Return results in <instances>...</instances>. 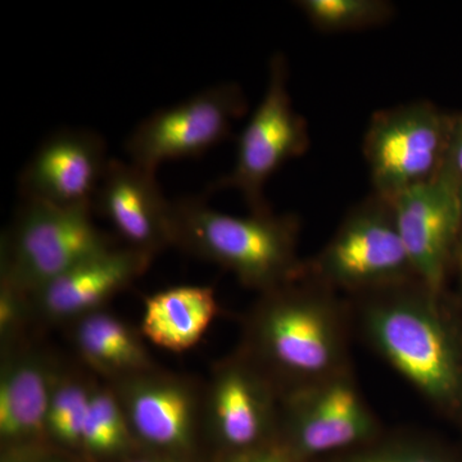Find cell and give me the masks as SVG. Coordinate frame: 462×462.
<instances>
[{
  "instance_id": "1",
  "label": "cell",
  "mask_w": 462,
  "mask_h": 462,
  "mask_svg": "<svg viewBox=\"0 0 462 462\" xmlns=\"http://www.w3.org/2000/svg\"><path fill=\"white\" fill-rule=\"evenodd\" d=\"M352 328L462 436V327L420 281L346 297Z\"/></svg>"
},
{
  "instance_id": "2",
  "label": "cell",
  "mask_w": 462,
  "mask_h": 462,
  "mask_svg": "<svg viewBox=\"0 0 462 462\" xmlns=\"http://www.w3.org/2000/svg\"><path fill=\"white\" fill-rule=\"evenodd\" d=\"M240 328L236 348L282 396L354 369L348 300L310 276L258 294Z\"/></svg>"
},
{
  "instance_id": "3",
  "label": "cell",
  "mask_w": 462,
  "mask_h": 462,
  "mask_svg": "<svg viewBox=\"0 0 462 462\" xmlns=\"http://www.w3.org/2000/svg\"><path fill=\"white\" fill-rule=\"evenodd\" d=\"M300 218L272 211L231 216L208 206L205 197L172 202V247L217 264L258 294L303 278L298 254Z\"/></svg>"
},
{
  "instance_id": "4",
  "label": "cell",
  "mask_w": 462,
  "mask_h": 462,
  "mask_svg": "<svg viewBox=\"0 0 462 462\" xmlns=\"http://www.w3.org/2000/svg\"><path fill=\"white\" fill-rule=\"evenodd\" d=\"M93 209L65 208L23 199L0 245V282L27 294L116 245L100 230Z\"/></svg>"
},
{
  "instance_id": "5",
  "label": "cell",
  "mask_w": 462,
  "mask_h": 462,
  "mask_svg": "<svg viewBox=\"0 0 462 462\" xmlns=\"http://www.w3.org/2000/svg\"><path fill=\"white\" fill-rule=\"evenodd\" d=\"M306 276L346 297L419 281L398 233L392 203L373 193L352 208Z\"/></svg>"
},
{
  "instance_id": "6",
  "label": "cell",
  "mask_w": 462,
  "mask_h": 462,
  "mask_svg": "<svg viewBox=\"0 0 462 462\" xmlns=\"http://www.w3.org/2000/svg\"><path fill=\"white\" fill-rule=\"evenodd\" d=\"M383 430L352 369L282 394L276 443L293 462H314L370 442Z\"/></svg>"
},
{
  "instance_id": "7",
  "label": "cell",
  "mask_w": 462,
  "mask_h": 462,
  "mask_svg": "<svg viewBox=\"0 0 462 462\" xmlns=\"http://www.w3.org/2000/svg\"><path fill=\"white\" fill-rule=\"evenodd\" d=\"M455 115L428 100L375 112L364 139L374 194L391 200L439 178Z\"/></svg>"
},
{
  "instance_id": "8",
  "label": "cell",
  "mask_w": 462,
  "mask_h": 462,
  "mask_svg": "<svg viewBox=\"0 0 462 462\" xmlns=\"http://www.w3.org/2000/svg\"><path fill=\"white\" fill-rule=\"evenodd\" d=\"M288 78L287 58L273 54L266 90L240 134L233 169L209 185L207 194L236 190L249 214L272 211L264 199L267 181L288 161L305 154L310 145L306 120L293 107Z\"/></svg>"
},
{
  "instance_id": "9",
  "label": "cell",
  "mask_w": 462,
  "mask_h": 462,
  "mask_svg": "<svg viewBox=\"0 0 462 462\" xmlns=\"http://www.w3.org/2000/svg\"><path fill=\"white\" fill-rule=\"evenodd\" d=\"M281 401L272 380L234 349L203 380V442L217 458L275 445Z\"/></svg>"
},
{
  "instance_id": "10",
  "label": "cell",
  "mask_w": 462,
  "mask_h": 462,
  "mask_svg": "<svg viewBox=\"0 0 462 462\" xmlns=\"http://www.w3.org/2000/svg\"><path fill=\"white\" fill-rule=\"evenodd\" d=\"M138 451L182 462L203 442V382L157 366L111 384Z\"/></svg>"
},
{
  "instance_id": "11",
  "label": "cell",
  "mask_w": 462,
  "mask_h": 462,
  "mask_svg": "<svg viewBox=\"0 0 462 462\" xmlns=\"http://www.w3.org/2000/svg\"><path fill=\"white\" fill-rule=\"evenodd\" d=\"M247 108L239 84L214 85L143 120L127 138L125 151L130 162L156 172L162 163L202 156L223 143Z\"/></svg>"
},
{
  "instance_id": "12",
  "label": "cell",
  "mask_w": 462,
  "mask_h": 462,
  "mask_svg": "<svg viewBox=\"0 0 462 462\" xmlns=\"http://www.w3.org/2000/svg\"><path fill=\"white\" fill-rule=\"evenodd\" d=\"M389 202L419 281L445 294L447 273L462 233L461 188L438 178L404 190Z\"/></svg>"
},
{
  "instance_id": "13",
  "label": "cell",
  "mask_w": 462,
  "mask_h": 462,
  "mask_svg": "<svg viewBox=\"0 0 462 462\" xmlns=\"http://www.w3.org/2000/svg\"><path fill=\"white\" fill-rule=\"evenodd\" d=\"M107 145L87 129H63L39 145L18 178L23 199L93 209L109 163Z\"/></svg>"
},
{
  "instance_id": "14",
  "label": "cell",
  "mask_w": 462,
  "mask_h": 462,
  "mask_svg": "<svg viewBox=\"0 0 462 462\" xmlns=\"http://www.w3.org/2000/svg\"><path fill=\"white\" fill-rule=\"evenodd\" d=\"M154 256L127 247L94 254L30 294L35 322L69 325L106 305L144 275Z\"/></svg>"
},
{
  "instance_id": "15",
  "label": "cell",
  "mask_w": 462,
  "mask_h": 462,
  "mask_svg": "<svg viewBox=\"0 0 462 462\" xmlns=\"http://www.w3.org/2000/svg\"><path fill=\"white\" fill-rule=\"evenodd\" d=\"M93 211L114 226L127 247L152 256L172 247V202L163 196L156 172L111 158Z\"/></svg>"
},
{
  "instance_id": "16",
  "label": "cell",
  "mask_w": 462,
  "mask_h": 462,
  "mask_svg": "<svg viewBox=\"0 0 462 462\" xmlns=\"http://www.w3.org/2000/svg\"><path fill=\"white\" fill-rule=\"evenodd\" d=\"M60 360L32 340L0 354V440L5 454L48 446L45 421Z\"/></svg>"
},
{
  "instance_id": "17",
  "label": "cell",
  "mask_w": 462,
  "mask_h": 462,
  "mask_svg": "<svg viewBox=\"0 0 462 462\" xmlns=\"http://www.w3.org/2000/svg\"><path fill=\"white\" fill-rule=\"evenodd\" d=\"M67 328L83 367L108 384L158 366L139 328L135 329L107 309L90 312Z\"/></svg>"
},
{
  "instance_id": "18",
  "label": "cell",
  "mask_w": 462,
  "mask_h": 462,
  "mask_svg": "<svg viewBox=\"0 0 462 462\" xmlns=\"http://www.w3.org/2000/svg\"><path fill=\"white\" fill-rule=\"evenodd\" d=\"M220 312L214 287L178 285L144 297L139 331L158 348L181 354L199 345Z\"/></svg>"
},
{
  "instance_id": "19",
  "label": "cell",
  "mask_w": 462,
  "mask_h": 462,
  "mask_svg": "<svg viewBox=\"0 0 462 462\" xmlns=\"http://www.w3.org/2000/svg\"><path fill=\"white\" fill-rule=\"evenodd\" d=\"M96 376L60 360L51 389L45 440L57 451L81 456L83 430Z\"/></svg>"
},
{
  "instance_id": "20",
  "label": "cell",
  "mask_w": 462,
  "mask_h": 462,
  "mask_svg": "<svg viewBox=\"0 0 462 462\" xmlns=\"http://www.w3.org/2000/svg\"><path fill=\"white\" fill-rule=\"evenodd\" d=\"M325 462H462V442L455 443L419 428L383 430L370 442L321 458Z\"/></svg>"
},
{
  "instance_id": "21",
  "label": "cell",
  "mask_w": 462,
  "mask_h": 462,
  "mask_svg": "<svg viewBox=\"0 0 462 462\" xmlns=\"http://www.w3.org/2000/svg\"><path fill=\"white\" fill-rule=\"evenodd\" d=\"M138 451L114 387L97 378L85 419L81 456L97 461H121Z\"/></svg>"
},
{
  "instance_id": "22",
  "label": "cell",
  "mask_w": 462,
  "mask_h": 462,
  "mask_svg": "<svg viewBox=\"0 0 462 462\" xmlns=\"http://www.w3.org/2000/svg\"><path fill=\"white\" fill-rule=\"evenodd\" d=\"M300 9L316 30L346 32L387 23L394 5L385 0H298Z\"/></svg>"
},
{
  "instance_id": "23",
  "label": "cell",
  "mask_w": 462,
  "mask_h": 462,
  "mask_svg": "<svg viewBox=\"0 0 462 462\" xmlns=\"http://www.w3.org/2000/svg\"><path fill=\"white\" fill-rule=\"evenodd\" d=\"M32 324L36 322L30 294L0 282V354L29 340L27 329Z\"/></svg>"
},
{
  "instance_id": "24",
  "label": "cell",
  "mask_w": 462,
  "mask_h": 462,
  "mask_svg": "<svg viewBox=\"0 0 462 462\" xmlns=\"http://www.w3.org/2000/svg\"><path fill=\"white\" fill-rule=\"evenodd\" d=\"M439 178L445 179L456 187H462V114L455 115L451 141Z\"/></svg>"
},
{
  "instance_id": "25",
  "label": "cell",
  "mask_w": 462,
  "mask_h": 462,
  "mask_svg": "<svg viewBox=\"0 0 462 462\" xmlns=\"http://www.w3.org/2000/svg\"><path fill=\"white\" fill-rule=\"evenodd\" d=\"M215 462H293L278 443L226 457L216 458Z\"/></svg>"
},
{
  "instance_id": "26",
  "label": "cell",
  "mask_w": 462,
  "mask_h": 462,
  "mask_svg": "<svg viewBox=\"0 0 462 462\" xmlns=\"http://www.w3.org/2000/svg\"><path fill=\"white\" fill-rule=\"evenodd\" d=\"M5 462H74L69 455L57 451L50 446L36 447L25 451L8 452Z\"/></svg>"
},
{
  "instance_id": "27",
  "label": "cell",
  "mask_w": 462,
  "mask_h": 462,
  "mask_svg": "<svg viewBox=\"0 0 462 462\" xmlns=\"http://www.w3.org/2000/svg\"><path fill=\"white\" fill-rule=\"evenodd\" d=\"M118 462H182L171 460V458L161 457V456L145 454V452L135 451L134 454L126 456L123 460Z\"/></svg>"
},
{
  "instance_id": "28",
  "label": "cell",
  "mask_w": 462,
  "mask_h": 462,
  "mask_svg": "<svg viewBox=\"0 0 462 462\" xmlns=\"http://www.w3.org/2000/svg\"><path fill=\"white\" fill-rule=\"evenodd\" d=\"M454 264L456 266V269H457L458 279H460V289L462 297V233L460 239H458L457 247H456Z\"/></svg>"
},
{
  "instance_id": "29",
  "label": "cell",
  "mask_w": 462,
  "mask_h": 462,
  "mask_svg": "<svg viewBox=\"0 0 462 462\" xmlns=\"http://www.w3.org/2000/svg\"><path fill=\"white\" fill-rule=\"evenodd\" d=\"M461 196H462V187H461Z\"/></svg>"
}]
</instances>
